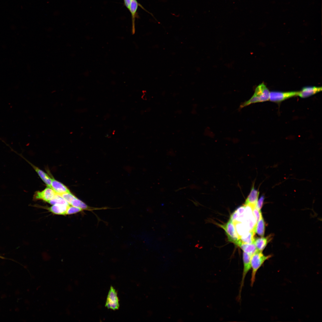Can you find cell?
<instances>
[{
	"label": "cell",
	"mask_w": 322,
	"mask_h": 322,
	"mask_svg": "<svg viewBox=\"0 0 322 322\" xmlns=\"http://www.w3.org/2000/svg\"><path fill=\"white\" fill-rule=\"evenodd\" d=\"M271 236H268L266 237H261L255 239L254 243L255 245L257 250L262 252L267 246L268 243L270 240Z\"/></svg>",
	"instance_id": "cell-13"
},
{
	"label": "cell",
	"mask_w": 322,
	"mask_h": 322,
	"mask_svg": "<svg viewBox=\"0 0 322 322\" xmlns=\"http://www.w3.org/2000/svg\"><path fill=\"white\" fill-rule=\"evenodd\" d=\"M321 87L315 86H306L303 87L298 91L297 96L301 98H306L315 94L322 90Z\"/></svg>",
	"instance_id": "cell-9"
},
{
	"label": "cell",
	"mask_w": 322,
	"mask_h": 322,
	"mask_svg": "<svg viewBox=\"0 0 322 322\" xmlns=\"http://www.w3.org/2000/svg\"><path fill=\"white\" fill-rule=\"evenodd\" d=\"M264 200V196H262L258 200L256 207L259 210H260L262 207Z\"/></svg>",
	"instance_id": "cell-22"
},
{
	"label": "cell",
	"mask_w": 322,
	"mask_h": 322,
	"mask_svg": "<svg viewBox=\"0 0 322 322\" xmlns=\"http://www.w3.org/2000/svg\"><path fill=\"white\" fill-rule=\"evenodd\" d=\"M59 195L64 199L69 205L72 200L76 197L71 192L65 193Z\"/></svg>",
	"instance_id": "cell-20"
},
{
	"label": "cell",
	"mask_w": 322,
	"mask_h": 322,
	"mask_svg": "<svg viewBox=\"0 0 322 322\" xmlns=\"http://www.w3.org/2000/svg\"><path fill=\"white\" fill-rule=\"evenodd\" d=\"M51 188L56 194L59 195L70 192L69 189L66 186L52 178Z\"/></svg>",
	"instance_id": "cell-10"
},
{
	"label": "cell",
	"mask_w": 322,
	"mask_h": 322,
	"mask_svg": "<svg viewBox=\"0 0 322 322\" xmlns=\"http://www.w3.org/2000/svg\"><path fill=\"white\" fill-rule=\"evenodd\" d=\"M139 6H141L139 4L137 0H131L129 11L131 15L132 20V32L133 34L135 32V20L136 17V13Z\"/></svg>",
	"instance_id": "cell-11"
},
{
	"label": "cell",
	"mask_w": 322,
	"mask_h": 322,
	"mask_svg": "<svg viewBox=\"0 0 322 322\" xmlns=\"http://www.w3.org/2000/svg\"><path fill=\"white\" fill-rule=\"evenodd\" d=\"M259 194V192L253 186L244 205L250 206L253 210L256 206Z\"/></svg>",
	"instance_id": "cell-8"
},
{
	"label": "cell",
	"mask_w": 322,
	"mask_h": 322,
	"mask_svg": "<svg viewBox=\"0 0 322 322\" xmlns=\"http://www.w3.org/2000/svg\"><path fill=\"white\" fill-rule=\"evenodd\" d=\"M83 210L78 207L69 205L67 210L66 215H71L83 211Z\"/></svg>",
	"instance_id": "cell-19"
},
{
	"label": "cell",
	"mask_w": 322,
	"mask_h": 322,
	"mask_svg": "<svg viewBox=\"0 0 322 322\" xmlns=\"http://www.w3.org/2000/svg\"><path fill=\"white\" fill-rule=\"evenodd\" d=\"M298 91L270 92L269 100L272 102L279 103L291 97L298 95Z\"/></svg>",
	"instance_id": "cell-4"
},
{
	"label": "cell",
	"mask_w": 322,
	"mask_h": 322,
	"mask_svg": "<svg viewBox=\"0 0 322 322\" xmlns=\"http://www.w3.org/2000/svg\"><path fill=\"white\" fill-rule=\"evenodd\" d=\"M254 230L249 231L240 237V239L243 243L251 244L254 243L255 233Z\"/></svg>",
	"instance_id": "cell-16"
},
{
	"label": "cell",
	"mask_w": 322,
	"mask_h": 322,
	"mask_svg": "<svg viewBox=\"0 0 322 322\" xmlns=\"http://www.w3.org/2000/svg\"><path fill=\"white\" fill-rule=\"evenodd\" d=\"M271 257V255L265 256L262 252L257 251L251 257L250 264L252 270L250 285L253 287L255 281L256 276L258 270L264 261Z\"/></svg>",
	"instance_id": "cell-2"
},
{
	"label": "cell",
	"mask_w": 322,
	"mask_h": 322,
	"mask_svg": "<svg viewBox=\"0 0 322 322\" xmlns=\"http://www.w3.org/2000/svg\"><path fill=\"white\" fill-rule=\"evenodd\" d=\"M251 256L243 252V270L242 274V280L238 295V299L240 298L242 289L244 286V281L246 276L251 269L250 259Z\"/></svg>",
	"instance_id": "cell-7"
},
{
	"label": "cell",
	"mask_w": 322,
	"mask_h": 322,
	"mask_svg": "<svg viewBox=\"0 0 322 322\" xmlns=\"http://www.w3.org/2000/svg\"><path fill=\"white\" fill-rule=\"evenodd\" d=\"M69 205L55 204L52 205L49 207L47 208V209L49 212L56 215H65Z\"/></svg>",
	"instance_id": "cell-12"
},
{
	"label": "cell",
	"mask_w": 322,
	"mask_h": 322,
	"mask_svg": "<svg viewBox=\"0 0 322 322\" xmlns=\"http://www.w3.org/2000/svg\"><path fill=\"white\" fill-rule=\"evenodd\" d=\"M56 194L52 188L47 186L41 191H36L33 195V199L34 200H41L48 202L53 199Z\"/></svg>",
	"instance_id": "cell-6"
},
{
	"label": "cell",
	"mask_w": 322,
	"mask_h": 322,
	"mask_svg": "<svg viewBox=\"0 0 322 322\" xmlns=\"http://www.w3.org/2000/svg\"><path fill=\"white\" fill-rule=\"evenodd\" d=\"M219 225L225 230L229 241L238 246L240 241V237L233 222L229 219L226 224Z\"/></svg>",
	"instance_id": "cell-3"
},
{
	"label": "cell",
	"mask_w": 322,
	"mask_h": 322,
	"mask_svg": "<svg viewBox=\"0 0 322 322\" xmlns=\"http://www.w3.org/2000/svg\"><path fill=\"white\" fill-rule=\"evenodd\" d=\"M270 92L263 83L259 84L256 88L252 97L243 103L241 108L253 103L266 101L269 100Z\"/></svg>",
	"instance_id": "cell-1"
},
{
	"label": "cell",
	"mask_w": 322,
	"mask_h": 322,
	"mask_svg": "<svg viewBox=\"0 0 322 322\" xmlns=\"http://www.w3.org/2000/svg\"><path fill=\"white\" fill-rule=\"evenodd\" d=\"M106 307L108 309L116 310L119 307V300L115 290L111 287L108 292L106 303Z\"/></svg>",
	"instance_id": "cell-5"
},
{
	"label": "cell",
	"mask_w": 322,
	"mask_h": 322,
	"mask_svg": "<svg viewBox=\"0 0 322 322\" xmlns=\"http://www.w3.org/2000/svg\"><path fill=\"white\" fill-rule=\"evenodd\" d=\"M33 167L43 181L47 186L51 187L52 178L48 175L38 167L29 162Z\"/></svg>",
	"instance_id": "cell-14"
},
{
	"label": "cell",
	"mask_w": 322,
	"mask_h": 322,
	"mask_svg": "<svg viewBox=\"0 0 322 322\" xmlns=\"http://www.w3.org/2000/svg\"><path fill=\"white\" fill-rule=\"evenodd\" d=\"M125 6L129 10L131 0H123Z\"/></svg>",
	"instance_id": "cell-23"
},
{
	"label": "cell",
	"mask_w": 322,
	"mask_h": 322,
	"mask_svg": "<svg viewBox=\"0 0 322 322\" xmlns=\"http://www.w3.org/2000/svg\"><path fill=\"white\" fill-rule=\"evenodd\" d=\"M265 224L262 217L257 222L255 229V233L262 237L264 233Z\"/></svg>",
	"instance_id": "cell-17"
},
{
	"label": "cell",
	"mask_w": 322,
	"mask_h": 322,
	"mask_svg": "<svg viewBox=\"0 0 322 322\" xmlns=\"http://www.w3.org/2000/svg\"><path fill=\"white\" fill-rule=\"evenodd\" d=\"M252 211L253 214L257 222L262 217L261 210L256 207L252 210Z\"/></svg>",
	"instance_id": "cell-21"
},
{
	"label": "cell",
	"mask_w": 322,
	"mask_h": 322,
	"mask_svg": "<svg viewBox=\"0 0 322 322\" xmlns=\"http://www.w3.org/2000/svg\"><path fill=\"white\" fill-rule=\"evenodd\" d=\"M48 202L52 205L55 204L69 205L62 197L57 194L53 199Z\"/></svg>",
	"instance_id": "cell-18"
},
{
	"label": "cell",
	"mask_w": 322,
	"mask_h": 322,
	"mask_svg": "<svg viewBox=\"0 0 322 322\" xmlns=\"http://www.w3.org/2000/svg\"><path fill=\"white\" fill-rule=\"evenodd\" d=\"M238 246H239L244 252L251 256L258 251L254 243L246 244L243 243L240 241Z\"/></svg>",
	"instance_id": "cell-15"
}]
</instances>
